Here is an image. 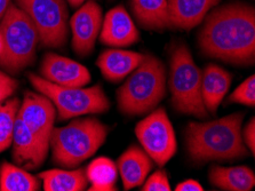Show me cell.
Segmentation results:
<instances>
[{"label": "cell", "instance_id": "cell-7", "mask_svg": "<svg viewBox=\"0 0 255 191\" xmlns=\"http://www.w3.org/2000/svg\"><path fill=\"white\" fill-rule=\"evenodd\" d=\"M28 78L32 86L48 97L55 105L60 120H67L84 115L104 114L110 102L100 85L92 87H67L53 84L33 73Z\"/></svg>", "mask_w": 255, "mask_h": 191}, {"label": "cell", "instance_id": "cell-18", "mask_svg": "<svg viewBox=\"0 0 255 191\" xmlns=\"http://www.w3.org/2000/svg\"><path fill=\"white\" fill-rule=\"evenodd\" d=\"M233 75L216 64H208L202 72V95L208 114L215 115L229 91Z\"/></svg>", "mask_w": 255, "mask_h": 191}, {"label": "cell", "instance_id": "cell-5", "mask_svg": "<svg viewBox=\"0 0 255 191\" xmlns=\"http://www.w3.org/2000/svg\"><path fill=\"white\" fill-rule=\"evenodd\" d=\"M2 54L0 67L10 73H18L33 63L40 39L36 26L21 8L10 3L0 19Z\"/></svg>", "mask_w": 255, "mask_h": 191}, {"label": "cell", "instance_id": "cell-13", "mask_svg": "<svg viewBox=\"0 0 255 191\" xmlns=\"http://www.w3.org/2000/svg\"><path fill=\"white\" fill-rule=\"evenodd\" d=\"M99 36L101 44L117 48L127 47L140 39V33L132 17L123 6H117L108 11L103 17Z\"/></svg>", "mask_w": 255, "mask_h": 191}, {"label": "cell", "instance_id": "cell-25", "mask_svg": "<svg viewBox=\"0 0 255 191\" xmlns=\"http://www.w3.org/2000/svg\"><path fill=\"white\" fill-rule=\"evenodd\" d=\"M227 103H241L247 107L255 105V77L254 75L243 81L239 86L235 89L233 94L228 97Z\"/></svg>", "mask_w": 255, "mask_h": 191}, {"label": "cell", "instance_id": "cell-15", "mask_svg": "<svg viewBox=\"0 0 255 191\" xmlns=\"http://www.w3.org/2000/svg\"><path fill=\"white\" fill-rule=\"evenodd\" d=\"M220 1L221 0H167L172 28L194 29Z\"/></svg>", "mask_w": 255, "mask_h": 191}, {"label": "cell", "instance_id": "cell-4", "mask_svg": "<svg viewBox=\"0 0 255 191\" xmlns=\"http://www.w3.org/2000/svg\"><path fill=\"white\" fill-rule=\"evenodd\" d=\"M108 133L109 127L92 117L75 119L63 127H54L49 139L53 162L65 169H75L103 146Z\"/></svg>", "mask_w": 255, "mask_h": 191}, {"label": "cell", "instance_id": "cell-9", "mask_svg": "<svg viewBox=\"0 0 255 191\" xmlns=\"http://www.w3.org/2000/svg\"><path fill=\"white\" fill-rule=\"evenodd\" d=\"M135 134L143 150L158 166H164L177 150L176 136L165 109H154L137 123Z\"/></svg>", "mask_w": 255, "mask_h": 191}, {"label": "cell", "instance_id": "cell-10", "mask_svg": "<svg viewBox=\"0 0 255 191\" xmlns=\"http://www.w3.org/2000/svg\"><path fill=\"white\" fill-rule=\"evenodd\" d=\"M17 117L36 136L41 146L49 149V139L56 119V108L52 101L41 93L25 92Z\"/></svg>", "mask_w": 255, "mask_h": 191}, {"label": "cell", "instance_id": "cell-32", "mask_svg": "<svg viewBox=\"0 0 255 191\" xmlns=\"http://www.w3.org/2000/svg\"><path fill=\"white\" fill-rule=\"evenodd\" d=\"M2 54V39H1V34H0V56Z\"/></svg>", "mask_w": 255, "mask_h": 191}, {"label": "cell", "instance_id": "cell-17", "mask_svg": "<svg viewBox=\"0 0 255 191\" xmlns=\"http://www.w3.org/2000/svg\"><path fill=\"white\" fill-rule=\"evenodd\" d=\"M144 54L121 48H110L100 54L96 65L103 77L113 83H118L129 75L141 63Z\"/></svg>", "mask_w": 255, "mask_h": 191}, {"label": "cell", "instance_id": "cell-3", "mask_svg": "<svg viewBox=\"0 0 255 191\" xmlns=\"http://www.w3.org/2000/svg\"><path fill=\"white\" fill-rule=\"evenodd\" d=\"M166 69L160 58L144 54L140 64L117 91L118 108L124 115H148L166 95Z\"/></svg>", "mask_w": 255, "mask_h": 191}, {"label": "cell", "instance_id": "cell-16", "mask_svg": "<svg viewBox=\"0 0 255 191\" xmlns=\"http://www.w3.org/2000/svg\"><path fill=\"white\" fill-rule=\"evenodd\" d=\"M152 166L153 161L143 148L129 147L117 161V170L121 173L124 189L129 190L143 185Z\"/></svg>", "mask_w": 255, "mask_h": 191}, {"label": "cell", "instance_id": "cell-28", "mask_svg": "<svg viewBox=\"0 0 255 191\" xmlns=\"http://www.w3.org/2000/svg\"><path fill=\"white\" fill-rule=\"evenodd\" d=\"M242 136L246 148H249L251 153L254 155V151H255V118L254 117H252L250 122L247 123Z\"/></svg>", "mask_w": 255, "mask_h": 191}, {"label": "cell", "instance_id": "cell-1", "mask_svg": "<svg viewBox=\"0 0 255 191\" xmlns=\"http://www.w3.org/2000/svg\"><path fill=\"white\" fill-rule=\"evenodd\" d=\"M203 54L235 65L255 61V9L246 2L215 6L203 19L198 33Z\"/></svg>", "mask_w": 255, "mask_h": 191}, {"label": "cell", "instance_id": "cell-27", "mask_svg": "<svg viewBox=\"0 0 255 191\" xmlns=\"http://www.w3.org/2000/svg\"><path fill=\"white\" fill-rule=\"evenodd\" d=\"M17 87V80L7 75L2 70H0V103L5 102L7 99H9Z\"/></svg>", "mask_w": 255, "mask_h": 191}, {"label": "cell", "instance_id": "cell-20", "mask_svg": "<svg viewBox=\"0 0 255 191\" xmlns=\"http://www.w3.org/2000/svg\"><path fill=\"white\" fill-rule=\"evenodd\" d=\"M208 179L216 188L227 191H250L255 186L254 172L246 166L214 165L210 169Z\"/></svg>", "mask_w": 255, "mask_h": 191}, {"label": "cell", "instance_id": "cell-2", "mask_svg": "<svg viewBox=\"0 0 255 191\" xmlns=\"http://www.w3.org/2000/svg\"><path fill=\"white\" fill-rule=\"evenodd\" d=\"M244 115L236 112L213 122L189 123L185 143L192 161L226 162L245 157L247 148L242 136Z\"/></svg>", "mask_w": 255, "mask_h": 191}, {"label": "cell", "instance_id": "cell-26", "mask_svg": "<svg viewBox=\"0 0 255 191\" xmlns=\"http://www.w3.org/2000/svg\"><path fill=\"white\" fill-rule=\"evenodd\" d=\"M146 180V179H145ZM142 191H171V185H169L167 174L165 171L159 170L154 172L148 180L143 182Z\"/></svg>", "mask_w": 255, "mask_h": 191}, {"label": "cell", "instance_id": "cell-23", "mask_svg": "<svg viewBox=\"0 0 255 191\" xmlns=\"http://www.w3.org/2000/svg\"><path fill=\"white\" fill-rule=\"evenodd\" d=\"M41 188L40 179L25 170L9 163L0 166V190L1 191H38Z\"/></svg>", "mask_w": 255, "mask_h": 191}, {"label": "cell", "instance_id": "cell-14", "mask_svg": "<svg viewBox=\"0 0 255 191\" xmlns=\"http://www.w3.org/2000/svg\"><path fill=\"white\" fill-rule=\"evenodd\" d=\"M13 158L17 165L25 170H36L47 157L48 149L41 146L38 139L16 117L13 134Z\"/></svg>", "mask_w": 255, "mask_h": 191}, {"label": "cell", "instance_id": "cell-21", "mask_svg": "<svg viewBox=\"0 0 255 191\" xmlns=\"http://www.w3.org/2000/svg\"><path fill=\"white\" fill-rule=\"evenodd\" d=\"M46 191H83L88 187L86 171L49 170L38 174Z\"/></svg>", "mask_w": 255, "mask_h": 191}, {"label": "cell", "instance_id": "cell-31", "mask_svg": "<svg viewBox=\"0 0 255 191\" xmlns=\"http://www.w3.org/2000/svg\"><path fill=\"white\" fill-rule=\"evenodd\" d=\"M67 1L69 2V5L77 8V7H80L83 5V3L88 1V0H67Z\"/></svg>", "mask_w": 255, "mask_h": 191}, {"label": "cell", "instance_id": "cell-6", "mask_svg": "<svg viewBox=\"0 0 255 191\" xmlns=\"http://www.w3.org/2000/svg\"><path fill=\"white\" fill-rule=\"evenodd\" d=\"M168 86L175 110L199 119L207 118L202 95V70L197 67L187 45H177L173 49Z\"/></svg>", "mask_w": 255, "mask_h": 191}, {"label": "cell", "instance_id": "cell-24", "mask_svg": "<svg viewBox=\"0 0 255 191\" xmlns=\"http://www.w3.org/2000/svg\"><path fill=\"white\" fill-rule=\"evenodd\" d=\"M20 104L17 97L7 99L5 102L0 103V154L8 149L13 142L15 122Z\"/></svg>", "mask_w": 255, "mask_h": 191}, {"label": "cell", "instance_id": "cell-12", "mask_svg": "<svg viewBox=\"0 0 255 191\" xmlns=\"http://www.w3.org/2000/svg\"><path fill=\"white\" fill-rule=\"evenodd\" d=\"M40 72L42 78L60 86L83 87L91 81V73L86 67L54 53H47L42 58Z\"/></svg>", "mask_w": 255, "mask_h": 191}, {"label": "cell", "instance_id": "cell-19", "mask_svg": "<svg viewBox=\"0 0 255 191\" xmlns=\"http://www.w3.org/2000/svg\"><path fill=\"white\" fill-rule=\"evenodd\" d=\"M130 8L142 28L158 31L172 28L167 0H130Z\"/></svg>", "mask_w": 255, "mask_h": 191}, {"label": "cell", "instance_id": "cell-30", "mask_svg": "<svg viewBox=\"0 0 255 191\" xmlns=\"http://www.w3.org/2000/svg\"><path fill=\"white\" fill-rule=\"evenodd\" d=\"M11 0H0V19L3 17V15L8 9V7L10 5Z\"/></svg>", "mask_w": 255, "mask_h": 191}, {"label": "cell", "instance_id": "cell-29", "mask_svg": "<svg viewBox=\"0 0 255 191\" xmlns=\"http://www.w3.org/2000/svg\"><path fill=\"white\" fill-rule=\"evenodd\" d=\"M204 188L203 186L200 185L199 182H197L196 180H187L179 183L176 186L175 191H203Z\"/></svg>", "mask_w": 255, "mask_h": 191}, {"label": "cell", "instance_id": "cell-8", "mask_svg": "<svg viewBox=\"0 0 255 191\" xmlns=\"http://www.w3.org/2000/svg\"><path fill=\"white\" fill-rule=\"evenodd\" d=\"M28 15L45 47L60 48L68 40L69 10L65 0H15Z\"/></svg>", "mask_w": 255, "mask_h": 191}, {"label": "cell", "instance_id": "cell-11", "mask_svg": "<svg viewBox=\"0 0 255 191\" xmlns=\"http://www.w3.org/2000/svg\"><path fill=\"white\" fill-rule=\"evenodd\" d=\"M102 8L94 0H88L76 11L69 22L72 33V48L80 57L88 56L95 47L102 28Z\"/></svg>", "mask_w": 255, "mask_h": 191}, {"label": "cell", "instance_id": "cell-22", "mask_svg": "<svg viewBox=\"0 0 255 191\" xmlns=\"http://www.w3.org/2000/svg\"><path fill=\"white\" fill-rule=\"evenodd\" d=\"M86 177L91 183V191H114L116 190L118 170L117 165L107 157H100L87 166Z\"/></svg>", "mask_w": 255, "mask_h": 191}]
</instances>
